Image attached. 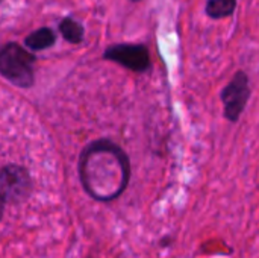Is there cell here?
<instances>
[{"label": "cell", "instance_id": "cell-1", "mask_svg": "<svg viewBox=\"0 0 259 258\" xmlns=\"http://www.w3.org/2000/svg\"><path fill=\"white\" fill-rule=\"evenodd\" d=\"M79 178L90 198L111 202L123 195L131 179L126 152L108 138L91 141L79 157Z\"/></svg>", "mask_w": 259, "mask_h": 258}, {"label": "cell", "instance_id": "cell-2", "mask_svg": "<svg viewBox=\"0 0 259 258\" xmlns=\"http://www.w3.org/2000/svg\"><path fill=\"white\" fill-rule=\"evenodd\" d=\"M35 55L17 43L0 44V75L20 88H30L35 82Z\"/></svg>", "mask_w": 259, "mask_h": 258}, {"label": "cell", "instance_id": "cell-3", "mask_svg": "<svg viewBox=\"0 0 259 258\" xmlns=\"http://www.w3.org/2000/svg\"><path fill=\"white\" fill-rule=\"evenodd\" d=\"M33 189V182L27 169L18 164H6L0 169V196L5 202L21 204Z\"/></svg>", "mask_w": 259, "mask_h": 258}, {"label": "cell", "instance_id": "cell-4", "mask_svg": "<svg viewBox=\"0 0 259 258\" xmlns=\"http://www.w3.org/2000/svg\"><path fill=\"white\" fill-rule=\"evenodd\" d=\"M220 97L225 106V117L232 123L238 122L250 97L249 76L244 71H237L232 81L222 91Z\"/></svg>", "mask_w": 259, "mask_h": 258}, {"label": "cell", "instance_id": "cell-5", "mask_svg": "<svg viewBox=\"0 0 259 258\" xmlns=\"http://www.w3.org/2000/svg\"><path fill=\"white\" fill-rule=\"evenodd\" d=\"M103 58L117 62L135 73H146L150 68V55L143 44H114L109 46Z\"/></svg>", "mask_w": 259, "mask_h": 258}, {"label": "cell", "instance_id": "cell-6", "mask_svg": "<svg viewBox=\"0 0 259 258\" xmlns=\"http://www.w3.org/2000/svg\"><path fill=\"white\" fill-rule=\"evenodd\" d=\"M56 43V35L50 27H41L29 33L24 40V44L29 50H46Z\"/></svg>", "mask_w": 259, "mask_h": 258}, {"label": "cell", "instance_id": "cell-7", "mask_svg": "<svg viewBox=\"0 0 259 258\" xmlns=\"http://www.w3.org/2000/svg\"><path fill=\"white\" fill-rule=\"evenodd\" d=\"M59 32L61 35L65 38V41L71 43V44H79L83 41V33H85V29L83 26L76 21L74 18L71 17H65L61 20L59 23Z\"/></svg>", "mask_w": 259, "mask_h": 258}, {"label": "cell", "instance_id": "cell-8", "mask_svg": "<svg viewBox=\"0 0 259 258\" xmlns=\"http://www.w3.org/2000/svg\"><path fill=\"white\" fill-rule=\"evenodd\" d=\"M237 8V0H208L206 2V14L211 18H225L231 17Z\"/></svg>", "mask_w": 259, "mask_h": 258}, {"label": "cell", "instance_id": "cell-9", "mask_svg": "<svg viewBox=\"0 0 259 258\" xmlns=\"http://www.w3.org/2000/svg\"><path fill=\"white\" fill-rule=\"evenodd\" d=\"M3 214H5V201H3V198L0 196V220L3 219Z\"/></svg>", "mask_w": 259, "mask_h": 258}, {"label": "cell", "instance_id": "cell-10", "mask_svg": "<svg viewBox=\"0 0 259 258\" xmlns=\"http://www.w3.org/2000/svg\"><path fill=\"white\" fill-rule=\"evenodd\" d=\"M132 2H140V0H132Z\"/></svg>", "mask_w": 259, "mask_h": 258}, {"label": "cell", "instance_id": "cell-11", "mask_svg": "<svg viewBox=\"0 0 259 258\" xmlns=\"http://www.w3.org/2000/svg\"><path fill=\"white\" fill-rule=\"evenodd\" d=\"M2 2H3V0H0V3H2Z\"/></svg>", "mask_w": 259, "mask_h": 258}]
</instances>
